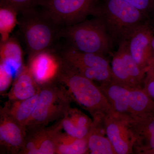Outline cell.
Segmentation results:
<instances>
[{
    "label": "cell",
    "mask_w": 154,
    "mask_h": 154,
    "mask_svg": "<svg viewBox=\"0 0 154 154\" xmlns=\"http://www.w3.org/2000/svg\"><path fill=\"white\" fill-rule=\"evenodd\" d=\"M61 59L55 81L65 88L72 102L88 111L93 119L103 118L114 111L99 86Z\"/></svg>",
    "instance_id": "obj_1"
},
{
    "label": "cell",
    "mask_w": 154,
    "mask_h": 154,
    "mask_svg": "<svg viewBox=\"0 0 154 154\" xmlns=\"http://www.w3.org/2000/svg\"><path fill=\"white\" fill-rule=\"evenodd\" d=\"M18 25L28 57L48 50L57 51L62 28L37 7L19 13Z\"/></svg>",
    "instance_id": "obj_2"
},
{
    "label": "cell",
    "mask_w": 154,
    "mask_h": 154,
    "mask_svg": "<svg viewBox=\"0 0 154 154\" xmlns=\"http://www.w3.org/2000/svg\"><path fill=\"white\" fill-rule=\"evenodd\" d=\"M95 17L103 22L114 45L127 40L136 28L147 21L139 10L123 0H100Z\"/></svg>",
    "instance_id": "obj_3"
},
{
    "label": "cell",
    "mask_w": 154,
    "mask_h": 154,
    "mask_svg": "<svg viewBox=\"0 0 154 154\" xmlns=\"http://www.w3.org/2000/svg\"><path fill=\"white\" fill-rule=\"evenodd\" d=\"M61 37L66 40L67 47L80 52L106 56L113 53V42L98 17L62 28Z\"/></svg>",
    "instance_id": "obj_4"
},
{
    "label": "cell",
    "mask_w": 154,
    "mask_h": 154,
    "mask_svg": "<svg viewBox=\"0 0 154 154\" xmlns=\"http://www.w3.org/2000/svg\"><path fill=\"white\" fill-rule=\"evenodd\" d=\"M72 102L66 89L56 81L39 86L38 101L26 127L46 126L60 121L66 115Z\"/></svg>",
    "instance_id": "obj_5"
},
{
    "label": "cell",
    "mask_w": 154,
    "mask_h": 154,
    "mask_svg": "<svg viewBox=\"0 0 154 154\" xmlns=\"http://www.w3.org/2000/svg\"><path fill=\"white\" fill-rule=\"evenodd\" d=\"M98 86L116 113L130 119L154 113V102L143 89L122 87L111 81Z\"/></svg>",
    "instance_id": "obj_6"
},
{
    "label": "cell",
    "mask_w": 154,
    "mask_h": 154,
    "mask_svg": "<svg viewBox=\"0 0 154 154\" xmlns=\"http://www.w3.org/2000/svg\"><path fill=\"white\" fill-rule=\"evenodd\" d=\"M100 0H36V7L44 12L61 28L96 17Z\"/></svg>",
    "instance_id": "obj_7"
},
{
    "label": "cell",
    "mask_w": 154,
    "mask_h": 154,
    "mask_svg": "<svg viewBox=\"0 0 154 154\" xmlns=\"http://www.w3.org/2000/svg\"><path fill=\"white\" fill-rule=\"evenodd\" d=\"M59 54L64 61L93 82L100 85L111 81V65L106 56L80 52L67 46Z\"/></svg>",
    "instance_id": "obj_8"
},
{
    "label": "cell",
    "mask_w": 154,
    "mask_h": 154,
    "mask_svg": "<svg viewBox=\"0 0 154 154\" xmlns=\"http://www.w3.org/2000/svg\"><path fill=\"white\" fill-rule=\"evenodd\" d=\"M118 46L112 55L111 82L125 88L143 89L146 72L140 69L134 59L126 40Z\"/></svg>",
    "instance_id": "obj_9"
},
{
    "label": "cell",
    "mask_w": 154,
    "mask_h": 154,
    "mask_svg": "<svg viewBox=\"0 0 154 154\" xmlns=\"http://www.w3.org/2000/svg\"><path fill=\"white\" fill-rule=\"evenodd\" d=\"M102 120L106 136L116 154L133 153L135 139L129 117L113 111Z\"/></svg>",
    "instance_id": "obj_10"
},
{
    "label": "cell",
    "mask_w": 154,
    "mask_h": 154,
    "mask_svg": "<svg viewBox=\"0 0 154 154\" xmlns=\"http://www.w3.org/2000/svg\"><path fill=\"white\" fill-rule=\"evenodd\" d=\"M61 120L48 127H26L25 143L19 154H55L56 137L63 129Z\"/></svg>",
    "instance_id": "obj_11"
},
{
    "label": "cell",
    "mask_w": 154,
    "mask_h": 154,
    "mask_svg": "<svg viewBox=\"0 0 154 154\" xmlns=\"http://www.w3.org/2000/svg\"><path fill=\"white\" fill-rule=\"evenodd\" d=\"M154 35L153 30L146 21L136 28L126 40L133 58L146 72L154 59L152 43Z\"/></svg>",
    "instance_id": "obj_12"
},
{
    "label": "cell",
    "mask_w": 154,
    "mask_h": 154,
    "mask_svg": "<svg viewBox=\"0 0 154 154\" xmlns=\"http://www.w3.org/2000/svg\"><path fill=\"white\" fill-rule=\"evenodd\" d=\"M61 62V57L57 51H45L28 57L27 65L40 86L55 81Z\"/></svg>",
    "instance_id": "obj_13"
},
{
    "label": "cell",
    "mask_w": 154,
    "mask_h": 154,
    "mask_svg": "<svg viewBox=\"0 0 154 154\" xmlns=\"http://www.w3.org/2000/svg\"><path fill=\"white\" fill-rule=\"evenodd\" d=\"M26 129L1 109L0 143L8 152L19 154L25 143Z\"/></svg>",
    "instance_id": "obj_14"
},
{
    "label": "cell",
    "mask_w": 154,
    "mask_h": 154,
    "mask_svg": "<svg viewBox=\"0 0 154 154\" xmlns=\"http://www.w3.org/2000/svg\"><path fill=\"white\" fill-rule=\"evenodd\" d=\"M135 139L133 152L143 154L154 149V113L130 119Z\"/></svg>",
    "instance_id": "obj_15"
},
{
    "label": "cell",
    "mask_w": 154,
    "mask_h": 154,
    "mask_svg": "<svg viewBox=\"0 0 154 154\" xmlns=\"http://www.w3.org/2000/svg\"><path fill=\"white\" fill-rule=\"evenodd\" d=\"M39 86L36 82L29 67L24 66L16 76L8 96L9 100H24L37 94Z\"/></svg>",
    "instance_id": "obj_16"
},
{
    "label": "cell",
    "mask_w": 154,
    "mask_h": 154,
    "mask_svg": "<svg viewBox=\"0 0 154 154\" xmlns=\"http://www.w3.org/2000/svg\"><path fill=\"white\" fill-rule=\"evenodd\" d=\"M39 91L34 96L28 99L21 100H8L5 103L4 107L1 109L26 130V125L38 101Z\"/></svg>",
    "instance_id": "obj_17"
},
{
    "label": "cell",
    "mask_w": 154,
    "mask_h": 154,
    "mask_svg": "<svg viewBox=\"0 0 154 154\" xmlns=\"http://www.w3.org/2000/svg\"><path fill=\"white\" fill-rule=\"evenodd\" d=\"M88 134V152L91 154H116L112 144L107 137L102 119H94Z\"/></svg>",
    "instance_id": "obj_18"
},
{
    "label": "cell",
    "mask_w": 154,
    "mask_h": 154,
    "mask_svg": "<svg viewBox=\"0 0 154 154\" xmlns=\"http://www.w3.org/2000/svg\"><path fill=\"white\" fill-rule=\"evenodd\" d=\"M0 62L11 67L17 75L24 66L22 47L15 37L11 36L5 41L1 42Z\"/></svg>",
    "instance_id": "obj_19"
},
{
    "label": "cell",
    "mask_w": 154,
    "mask_h": 154,
    "mask_svg": "<svg viewBox=\"0 0 154 154\" xmlns=\"http://www.w3.org/2000/svg\"><path fill=\"white\" fill-rule=\"evenodd\" d=\"M88 153V139L77 138L60 131L56 139L55 154Z\"/></svg>",
    "instance_id": "obj_20"
},
{
    "label": "cell",
    "mask_w": 154,
    "mask_h": 154,
    "mask_svg": "<svg viewBox=\"0 0 154 154\" xmlns=\"http://www.w3.org/2000/svg\"><path fill=\"white\" fill-rule=\"evenodd\" d=\"M19 12L8 4L0 2L1 42L7 40L15 26L18 25Z\"/></svg>",
    "instance_id": "obj_21"
},
{
    "label": "cell",
    "mask_w": 154,
    "mask_h": 154,
    "mask_svg": "<svg viewBox=\"0 0 154 154\" xmlns=\"http://www.w3.org/2000/svg\"><path fill=\"white\" fill-rule=\"evenodd\" d=\"M66 115L72 124L77 128L91 130L93 121L82 111L70 107Z\"/></svg>",
    "instance_id": "obj_22"
},
{
    "label": "cell",
    "mask_w": 154,
    "mask_h": 154,
    "mask_svg": "<svg viewBox=\"0 0 154 154\" xmlns=\"http://www.w3.org/2000/svg\"><path fill=\"white\" fill-rule=\"evenodd\" d=\"M14 74L15 73L11 67L0 62V92L2 95L11 86Z\"/></svg>",
    "instance_id": "obj_23"
},
{
    "label": "cell",
    "mask_w": 154,
    "mask_h": 154,
    "mask_svg": "<svg viewBox=\"0 0 154 154\" xmlns=\"http://www.w3.org/2000/svg\"><path fill=\"white\" fill-rule=\"evenodd\" d=\"M61 120L62 128L67 134L77 138H84L88 137L90 131V130L80 129L77 128L72 124L66 115Z\"/></svg>",
    "instance_id": "obj_24"
},
{
    "label": "cell",
    "mask_w": 154,
    "mask_h": 154,
    "mask_svg": "<svg viewBox=\"0 0 154 154\" xmlns=\"http://www.w3.org/2000/svg\"><path fill=\"white\" fill-rule=\"evenodd\" d=\"M134 6L143 14L147 20L154 13V0H123Z\"/></svg>",
    "instance_id": "obj_25"
},
{
    "label": "cell",
    "mask_w": 154,
    "mask_h": 154,
    "mask_svg": "<svg viewBox=\"0 0 154 154\" xmlns=\"http://www.w3.org/2000/svg\"><path fill=\"white\" fill-rule=\"evenodd\" d=\"M36 0H0L15 8L19 13L36 7Z\"/></svg>",
    "instance_id": "obj_26"
},
{
    "label": "cell",
    "mask_w": 154,
    "mask_h": 154,
    "mask_svg": "<svg viewBox=\"0 0 154 154\" xmlns=\"http://www.w3.org/2000/svg\"><path fill=\"white\" fill-rule=\"evenodd\" d=\"M143 90L154 102V73L149 66L144 79Z\"/></svg>",
    "instance_id": "obj_27"
},
{
    "label": "cell",
    "mask_w": 154,
    "mask_h": 154,
    "mask_svg": "<svg viewBox=\"0 0 154 154\" xmlns=\"http://www.w3.org/2000/svg\"><path fill=\"white\" fill-rule=\"evenodd\" d=\"M147 22L149 23L150 26L151 27L152 29L154 32V13L152 14L151 17L147 20Z\"/></svg>",
    "instance_id": "obj_28"
},
{
    "label": "cell",
    "mask_w": 154,
    "mask_h": 154,
    "mask_svg": "<svg viewBox=\"0 0 154 154\" xmlns=\"http://www.w3.org/2000/svg\"><path fill=\"white\" fill-rule=\"evenodd\" d=\"M143 154H154V149L149 150L144 152Z\"/></svg>",
    "instance_id": "obj_29"
},
{
    "label": "cell",
    "mask_w": 154,
    "mask_h": 154,
    "mask_svg": "<svg viewBox=\"0 0 154 154\" xmlns=\"http://www.w3.org/2000/svg\"><path fill=\"white\" fill-rule=\"evenodd\" d=\"M149 68L154 73V59L149 65Z\"/></svg>",
    "instance_id": "obj_30"
},
{
    "label": "cell",
    "mask_w": 154,
    "mask_h": 154,
    "mask_svg": "<svg viewBox=\"0 0 154 154\" xmlns=\"http://www.w3.org/2000/svg\"><path fill=\"white\" fill-rule=\"evenodd\" d=\"M152 47L153 51V52L154 54V35L153 37L152 40Z\"/></svg>",
    "instance_id": "obj_31"
}]
</instances>
